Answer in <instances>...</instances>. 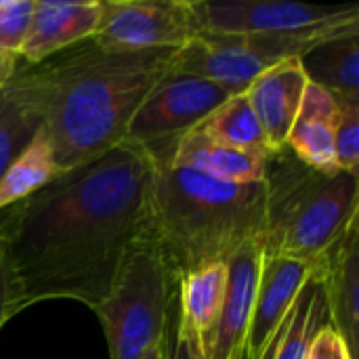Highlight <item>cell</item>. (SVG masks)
Returning <instances> with one entry per match:
<instances>
[{"mask_svg": "<svg viewBox=\"0 0 359 359\" xmlns=\"http://www.w3.org/2000/svg\"><path fill=\"white\" fill-rule=\"evenodd\" d=\"M151 191L149 149L124 139L4 210L13 318L55 299L97 309L133 246L149 238Z\"/></svg>", "mask_w": 359, "mask_h": 359, "instance_id": "obj_1", "label": "cell"}, {"mask_svg": "<svg viewBox=\"0 0 359 359\" xmlns=\"http://www.w3.org/2000/svg\"><path fill=\"white\" fill-rule=\"evenodd\" d=\"M177 48L122 50L80 42L44 63L48 103L44 133L65 172L126 139L130 120L175 65Z\"/></svg>", "mask_w": 359, "mask_h": 359, "instance_id": "obj_2", "label": "cell"}, {"mask_svg": "<svg viewBox=\"0 0 359 359\" xmlns=\"http://www.w3.org/2000/svg\"><path fill=\"white\" fill-rule=\"evenodd\" d=\"M145 147L154 158L149 240L177 282L200 267L227 263L246 242L265 240V183H225L177 166L170 160L175 141Z\"/></svg>", "mask_w": 359, "mask_h": 359, "instance_id": "obj_3", "label": "cell"}, {"mask_svg": "<svg viewBox=\"0 0 359 359\" xmlns=\"http://www.w3.org/2000/svg\"><path fill=\"white\" fill-rule=\"evenodd\" d=\"M263 183L265 255L311 265L359 219V175L313 170L288 147L267 156Z\"/></svg>", "mask_w": 359, "mask_h": 359, "instance_id": "obj_4", "label": "cell"}, {"mask_svg": "<svg viewBox=\"0 0 359 359\" xmlns=\"http://www.w3.org/2000/svg\"><path fill=\"white\" fill-rule=\"evenodd\" d=\"M179 282L170 273L156 244L145 238L128 252L111 290L99 303V318L109 359H143L164 341L175 307Z\"/></svg>", "mask_w": 359, "mask_h": 359, "instance_id": "obj_5", "label": "cell"}, {"mask_svg": "<svg viewBox=\"0 0 359 359\" xmlns=\"http://www.w3.org/2000/svg\"><path fill=\"white\" fill-rule=\"evenodd\" d=\"M359 23L324 27L301 34H210L200 32L187 40L175 55V69L206 78L231 95L246 88L269 67L299 59L316 42L349 29Z\"/></svg>", "mask_w": 359, "mask_h": 359, "instance_id": "obj_6", "label": "cell"}, {"mask_svg": "<svg viewBox=\"0 0 359 359\" xmlns=\"http://www.w3.org/2000/svg\"><path fill=\"white\" fill-rule=\"evenodd\" d=\"M202 32L301 34L359 23V4H307L294 0H191Z\"/></svg>", "mask_w": 359, "mask_h": 359, "instance_id": "obj_7", "label": "cell"}, {"mask_svg": "<svg viewBox=\"0 0 359 359\" xmlns=\"http://www.w3.org/2000/svg\"><path fill=\"white\" fill-rule=\"evenodd\" d=\"M99 6L90 40L103 48H181L202 32L191 0H99Z\"/></svg>", "mask_w": 359, "mask_h": 359, "instance_id": "obj_8", "label": "cell"}, {"mask_svg": "<svg viewBox=\"0 0 359 359\" xmlns=\"http://www.w3.org/2000/svg\"><path fill=\"white\" fill-rule=\"evenodd\" d=\"M231 97L219 84L177 72L172 65L130 120L126 139L141 145L177 141Z\"/></svg>", "mask_w": 359, "mask_h": 359, "instance_id": "obj_9", "label": "cell"}, {"mask_svg": "<svg viewBox=\"0 0 359 359\" xmlns=\"http://www.w3.org/2000/svg\"><path fill=\"white\" fill-rule=\"evenodd\" d=\"M311 278L320 284L330 326L347 345L351 358L359 351V221L311 263Z\"/></svg>", "mask_w": 359, "mask_h": 359, "instance_id": "obj_10", "label": "cell"}, {"mask_svg": "<svg viewBox=\"0 0 359 359\" xmlns=\"http://www.w3.org/2000/svg\"><path fill=\"white\" fill-rule=\"evenodd\" d=\"M309 280V263L271 255L263 257L255 307L244 341V359H261L267 353Z\"/></svg>", "mask_w": 359, "mask_h": 359, "instance_id": "obj_11", "label": "cell"}, {"mask_svg": "<svg viewBox=\"0 0 359 359\" xmlns=\"http://www.w3.org/2000/svg\"><path fill=\"white\" fill-rule=\"evenodd\" d=\"M48 103L46 65L19 67L0 88V179L42 130Z\"/></svg>", "mask_w": 359, "mask_h": 359, "instance_id": "obj_12", "label": "cell"}, {"mask_svg": "<svg viewBox=\"0 0 359 359\" xmlns=\"http://www.w3.org/2000/svg\"><path fill=\"white\" fill-rule=\"evenodd\" d=\"M263 240L246 242L233 252L227 265V290L210 359L244 358V341L255 307L263 265Z\"/></svg>", "mask_w": 359, "mask_h": 359, "instance_id": "obj_13", "label": "cell"}, {"mask_svg": "<svg viewBox=\"0 0 359 359\" xmlns=\"http://www.w3.org/2000/svg\"><path fill=\"white\" fill-rule=\"evenodd\" d=\"M101 17L99 0L88 2H50L34 0V13L21 59L27 65L46 63V59L86 42L95 36Z\"/></svg>", "mask_w": 359, "mask_h": 359, "instance_id": "obj_14", "label": "cell"}, {"mask_svg": "<svg viewBox=\"0 0 359 359\" xmlns=\"http://www.w3.org/2000/svg\"><path fill=\"white\" fill-rule=\"evenodd\" d=\"M305 88L307 76L299 59H286L269 67L246 88V97L273 149L286 145Z\"/></svg>", "mask_w": 359, "mask_h": 359, "instance_id": "obj_15", "label": "cell"}, {"mask_svg": "<svg viewBox=\"0 0 359 359\" xmlns=\"http://www.w3.org/2000/svg\"><path fill=\"white\" fill-rule=\"evenodd\" d=\"M339 114L337 99L318 84L307 82L297 120L286 145L303 164L320 172H339L334 156V122Z\"/></svg>", "mask_w": 359, "mask_h": 359, "instance_id": "obj_16", "label": "cell"}, {"mask_svg": "<svg viewBox=\"0 0 359 359\" xmlns=\"http://www.w3.org/2000/svg\"><path fill=\"white\" fill-rule=\"evenodd\" d=\"M227 290V265L215 263L200 267L179 280L177 305L179 326L196 337L204 355L212 358Z\"/></svg>", "mask_w": 359, "mask_h": 359, "instance_id": "obj_17", "label": "cell"}, {"mask_svg": "<svg viewBox=\"0 0 359 359\" xmlns=\"http://www.w3.org/2000/svg\"><path fill=\"white\" fill-rule=\"evenodd\" d=\"M299 63L307 82L322 86L337 101H359V25L316 42Z\"/></svg>", "mask_w": 359, "mask_h": 359, "instance_id": "obj_18", "label": "cell"}, {"mask_svg": "<svg viewBox=\"0 0 359 359\" xmlns=\"http://www.w3.org/2000/svg\"><path fill=\"white\" fill-rule=\"evenodd\" d=\"M170 160L225 183H263L267 164V156L223 145L196 128L175 141Z\"/></svg>", "mask_w": 359, "mask_h": 359, "instance_id": "obj_19", "label": "cell"}, {"mask_svg": "<svg viewBox=\"0 0 359 359\" xmlns=\"http://www.w3.org/2000/svg\"><path fill=\"white\" fill-rule=\"evenodd\" d=\"M202 135L223 145L244 149L259 156H269L273 147L246 97V93L233 95L221 107H217L202 124L196 126Z\"/></svg>", "mask_w": 359, "mask_h": 359, "instance_id": "obj_20", "label": "cell"}, {"mask_svg": "<svg viewBox=\"0 0 359 359\" xmlns=\"http://www.w3.org/2000/svg\"><path fill=\"white\" fill-rule=\"evenodd\" d=\"M61 172L63 170L53 158V147L42 126V130L0 179V215L42 189Z\"/></svg>", "mask_w": 359, "mask_h": 359, "instance_id": "obj_21", "label": "cell"}, {"mask_svg": "<svg viewBox=\"0 0 359 359\" xmlns=\"http://www.w3.org/2000/svg\"><path fill=\"white\" fill-rule=\"evenodd\" d=\"M330 326L328 307L320 284L311 278L301 290L282 332L273 359H305L322 328Z\"/></svg>", "mask_w": 359, "mask_h": 359, "instance_id": "obj_22", "label": "cell"}, {"mask_svg": "<svg viewBox=\"0 0 359 359\" xmlns=\"http://www.w3.org/2000/svg\"><path fill=\"white\" fill-rule=\"evenodd\" d=\"M339 114L334 122V156L345 172L358 175L359 164V101H337Z\"/></svg>", "mask_w": 359, "mask_h": 359, "instance_id": "obj_23", "label": "cell"}, {"mask_svg": "<svg viewBox=\"0 0 359 359\" xmlns=\"http://www.w3.org/2000/svg\"><path fill=\"white\" fill-rule=\"evenodd\" d=\"M32 13L34 0H0V55L21 57Z\"/></svg>", "mask_w": 359, "mask_h": 359, "instance_id": "obj_24", "label": "cell"}, {"mask_svg": "<svg viewBox=\"0 0 359 359\" xmlns=\"http://www.w3.org/2000/svg\"><path fill=\"white\" fill-rule=\"evenodd\" d=\"M305 359H353L343 339L337 334L332 326H326L313 339L309 353Z\"/></svg>", "mask_w": 359, "mask_h": 359, "instance_id": "obj_25", "label": "cell"}, {"mask_svg": "<svg viewBox=\"0 0 359 359\" xmlns=\"http://www.w3.org/2000/svg\"><path fill=\"white\" fill-rule=\"evenodd\" d=\"M168 359H208L204 355L200 343L196 341V337L179 326V311H177V324H175V332L170 341V358Z\"/></svg>", "mask_w": 359, "mask_h": 359, "instance_id": "obj_26", "label": "cell"}, {"mask_svg": "<svg viewBox=\"0 0 359 359\" xmlns=\"http://www.w3.org/2000/svg\"><path fill=\"white\" fill-rule=\"evenodd\" d=\"M11 318H13V311H11V269H8L6 248H4V242L0 238V330Z\"/></svg>", "mask_w": 359, "mask_h": 359, "instance_id": "obj_27", "label": "cell"}, {"mask_svg": "<svg viewBox=\"0 0 359 359\" xmlns=\"http://www.w3.org/2000/svg\"><path fill=\"white\" fill-rule=\"evenodd\" d=\"M177 311H179V305L175 307V313H172V320H170V326H168V332L164 337L162 343L154 345L143 359H168L170 358V341H172V332H175V324H177Z\"/></svg>", "mask_w": 359, "mask_h": 359, "instance_id": "obj_28", "label": "cell"}, {"mask_svg": "<svg viewBox=\"0 0 359 359\" xmlns=\"http://www.w3.org/2000/svg\"><path fill=\"white\" fill-rule=\"evenodd\" d=\"M17 69H19V57L0 55V88L17 74Z\"/></svg>", "mask_w": 359, "mask_h": 359, "instance_id": "obj_29", "label": "cell"}, {"mask_svg": "<svg viewBox=\"0 0 359 359\" xmlns=\"http://www.w3.org/2000/svg\"><path fill=\"white\" fill-rule=\"evenodd\" d=\"M284 324H286V322H284ZM282 328H284V326H282ZM280 332H282V330H280ZM280 332H278L276 341L271 343V347L267 349V353H265V355H263V358H261V359H273V353H276V347H278V339H280ZM240 359H244V358H240Z\"/></svg>", "mask_w": 359, "mask_h": 359, "instance_id": "obj_30", "label": "cell"}]
</instances>
